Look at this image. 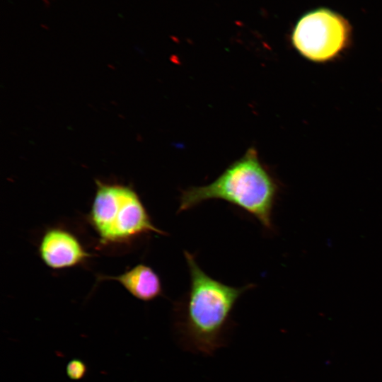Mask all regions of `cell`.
<instances>
[{
    "instance_id": "7a4b0ae2",
    "label": "cell",
    "mask_w": 382,
    "mask_h": 382,
    "mask_svg": "<svg viewBox=\"0 0 382 382\" xmlns=\"http://www.w3.org/2000/svg\"><path fill=\"white\" fill-rule=\"evenodd\" d=\"M279 185L250 147L209 185L182 190L178 213L210 199L226 201L256 218L267 230L272 229V211Z\"/></svg>"
},
{
    "instance_id": "52a82bcc",
    "label": "cell",
    "mask_w": 382,
    "mask_h": 382,
    "mask_svg": "<svg viewBox=\"0 0 382 382\" xmlns=\"http://www.w3.org/2000/svg\"><path fill=\"white\" fill-rule=\"evenodd\" d=\"M66 371L69 378L72 380H79L85 376L87 367L81 359H74L67 364Z\"/></svg>"
},
{
    "instance_id": "3957f363",
    "label": "cell",
    "mask_w": 382,
    "mask_h": 382,
    "mask_svg": "<svg viewBox=\"0 0 382 382\" xmlns=\"http://www.w3.org/2000/svg\"><path fill=\"white\" fill-rule=\"evenodd\" d=\"M88 219L103 244L125 243L144 234L166 233L153 224L138 194L130 187L96 180Z\"/></svg>"
},
{
    "instance_id": "277c9868",
    "label": "cell",
    "mask_w": 382,
    "mask_h": 382,
    "mask_svg": "<svg viewBox=\"0 0 382 382\" xmlns=\"http://www.w3.org/2000/svg\"><path fill=\"white\" fill-rule=\"evenodd\" d=\"M351 28L340 15L325 8L307 13L296 23L291 35L295 49L306 59L326 62L349 47Z\"/></svg>"
},
{
    "instance_id": "6da1fadb",
    "label": "cell",
    "mask_w": 382,
    "mask_h": 382,
    "mask_svg": "<svg viewBox=\"0 0 382 382\" xmlns=\"http://www.w3.org/2000/svg\"><path fill=\"white\" fill-rule=\"evenodd\" d=\"M184 255L190 281L185 296L175 304V340L187 352L211 356L226 345L233 308L242 294L255 285L235 287L224 284L204 272L192 254L185 250Z\"/></svg>"
},
{
    "instance_id": "ba28073f",
    "label": "cell",
    "mask_w": 382,
    "mask_h": 382,
    "mask_svg": "<svg viewBox=\"0 0 382 382\" xmlns=\"http://www.w3.org/2000/svg\"><path fill=\"white\" fill-rule=\"evenodd\" d=\"M46 8L50 7V0H42Z\"/></svg>"
},
{
    "instance_id": "5b68a950",
    "label": "cell",
    "mask_w": 382,
    "mask_h": 382,
    "mask_svg": "<svg viewBox=\"0 0 382 382\" xmlns=\"http://www.w3.org/2000/svg\"><path fill=\"white\" fill-rule=\"evenodd\" d=\"M39 254L44 263L54 270L76 266L91 256L74 234L59 228L45 233L39 245Z\"/></svg>"
},
{
    "instance_id": "8992f818",
    "label": "cell",
    "mask_w": 382,
    "mask_h": 382,
    "mask_svg": "<svg viewBox=\"0 0 382 382\" xmlns=\"http://www.w3.org/2000/svg\"><path fill=\"white\" fill-rule=\"evenodd\" d=\"M118 282L134 297L149 301L163 294L161 279L149 266L139 264L117 276L101 277V279Z\"/></svg>"
}]
</instances>
